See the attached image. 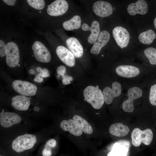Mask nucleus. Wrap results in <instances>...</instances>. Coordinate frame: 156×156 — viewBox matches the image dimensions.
Wrapping results in <instances>:
<instances>
[{"label":"nucleus","mask_w":156,"mask_h":156,"mask_svg":"<svg viewBox=\"0 0 156 156\" xmlns=\"http://www.w3.org/2000/svg\"><path fill=\"white\" fill-rule=\"evenodd\" d=\"M109 130L110 133L116 137L125 136L127 135L129 131L127 126L119 123L112 125Z\"/></svg>","instance_id":"nucleus-22"},{"label":"nucleus","mask_w":156,"mask_h":156,"mask_svg":"<svg viewBox=\"0 0 156 156\" xmlns=\"http://www.w3.org/2000/svg\"><path fill=\"white\" fill-rule=\"evenodd\" d=\"M112 34L117 44L121 49L127 46L129 41L130 35L126 29L121 26L116 27L113 29Z\"/></svg>","instance_id":"nucleus-9"},{"label":"nucleus","mask_w":156,"mask_h":156,"mask_svg":"<svg viewBox=\"0 0 156 156\" xmlns=\"http://www.w3.org/2000/svg\"><path fill=\"white\" fill-rule=\"evenodd\" d=\"M43 77L39 73L35 76L34 80L36 82L41 83L43 81Z\"/></svg>","instance_id":"nucleus-33"},{"label":"nucleus","mask_w":156,"mask_h":156,"mask_svg":"<svg viewBox=\"0 0 156 156\" xmlns=\"http://www.w3.org/2000/svg\"><path fill=\"white\" fill-rule=\"evenodd\" d=\"M156 38V35L154 31L150 29L141 33L138 36L140 42L144 44H151Z\"/></svg>","instance_id":"nucleus-25"},{"label":"nucleus","mask_w":156,"mask_h":156,"mask_svg":"<svg viewBox=\"0 0 156 156\" xmlns=\"http://www.w3.org/2000/svg\"><path fill=\"white\" fill-rule=\"evenodd\" d=\"M32 49L34 55L38 61L47 63L50 61L51 55L50 52L42 42L36 41L33 44Z\"/></svg>","instance_id":"nucleus-7"},{"label":"nucleus","mask_w":156,"mask_h":156,"mask_svg":"<svg viewBox=\"0 0 156 156\" xmlns=\"http://www.w3.org/2000/svg\"><path fill=\"white\" fill-rule=\"evenodd\" d=\"M36 71L40 74L44 78H46L49 76V70L45 68H42L40 67H38L36 68Z\"/></svg>","instance_id":"nucleus-30"},{"label":"nucleus","mask_w":156,"mask_h":156,"mask_svg":"<svg viewBox=\"0 0 156 156\" xmlns=\"http://www.w3.org/2000/svg\"><path fill=\"white\" fill-rule=\"evenodd\" d=\"M130 143L127 140L119 141L115 143L111 151L107 156H127L130 147Z\"/></svg>","instance_id":"nucleus-14"},{"label":"nucleus","mask_w":156,"mask_h":156,"mask_svg":"<svg viewBox=\"0 0 156 156\" xmlns=\"http://www.w3.org/2000/svg\"><path fill=\"white\" fill-rule=\"evenodd\" d=\"M93 10L95 14L101 17L111 15L113 13V8L108 2L99 1L95 2L92 6Z\"/></svg>","instance_id":"nucleus-11"},{"label":"nucleus","mask_w":156,"mask_h":156,"mask_svg":"<svg viewBox=\"0 0 156 156\" xmlns=\"http://www.w3.org/2000/svg\"><path fill=\"white\" fill-rule=\"evenodd\" d=\"M66 72V68L63 65L59 66L57 69V74L59 75L62 77L65 74Z\"/></svg>","instance_id":"nucleus-32"},{"label":"nucleus","mask_w":156,"mask_h":156,"mask_svg":"<svg viewBox=\"0 0 156 156\" xmlns=\"http://www.w3.org/2000/svg\"><path fill=\"white\" fill-rule=\"evenodd\" d=\"M30 98L20 95L13 97L12 99L11 105L15 109L20 111L27 110L30 104Z\"/></svg>","instance_id":"nucleus-19"},{"label":"nucleus","mask_w":156,"mask_h":156,"mask_svg":"<svg viewBox=\"0 0 156 156\" xmlns=\"http://www.w3.org/2000/svg\"><path fill=\"white\" fill-rule=\"evenodd\" d=\"M111 88L109 87H106L103 89V94L104 101L107 104H110L113 99L119 96L121 92V86L117 82H114L112 85Z\"/></svg>","instance_id":"nucleus-12"},{"label":"nucleus","mask_w":156,"mask_h":156,"mask_svg":"<svg viewBox=\"0 0 156 156\" xmlns=\"http://www.w3.org/2000/svg\"><path fill=\"white\" fill-rule=\"evenodd\" d=\"M41 138L36 134H21L9 142V147L15 153H23L33 149L40 142Z\"/></svg>","instance_id":"nucleus-1"},{"label":"nucleus","mask_w":156,"mask_h":156,"mask_svg":"<svg viewBox=\"0 0 156 156\" xmlns=\"http://www.w3.org/2000/svg\"><path fill=\"white\" fill-rule=\"evenodd\" d=\"M81 28L85 31H89L91 33L89 36L88 40L90 44H94L97 40L100 34V28L99 23L96 21H93L90 27L86 23H83Z\"/></svg>","instance_id":"nucleus-17"},{"label":"nucleus","mask_w":156,"mask_h":156,"mask_svg":"<svg viewBox=\"0 0 156 156\" xmlns=\"http://www.w3.org/2000/svg\"><path fill=\"white\" fill-rule=\"evenodd\" d=\"M19 65H20L19 64H18V66H19Z\"/></svg>","instance_id":"nucleus-41"},{"label":"nucleus","mask_w":156,"mask_h":156,"mask_svg":"<svg viewBox=\"0 0 156 156\" xmlns=\"http://www.w3.org/2000/svg\"><path fill=\"white\" fill-rule=\"evenodd\" d=\"M0 156H3V155H2V154H1L0 155Z\"/></svg>","instance_id":"nucleus-40"},{"label":"nucleus","mask_w":156,"mask_h":156,"mask_svg":"<svg viewBox=\"0 0 156 156\" xmlns=\"http://www.w3.org/2000/svg\"><path fill=\"white\" fill-rule=\"evenodd\" d=\"M128 14L131 16H134L138 14L144 15L148 11V5L146 2L144 0H139L135 3L129 4L127 8Z\"/></svg>","instance_id":"nucleus-16"},{"label":"nucleus","mask_w":156,"mask_h":156,"mask_svg":"<svg viewBox=\"0 0 156 156\" xmlns=\"http://www.w3.org/2000/svg\"><path fill=\"white\" fill-rule=\"evenodd\" d=\"M142 94V90L138 87H133L129 89L127 94L128 98L122 103V108L124 111L129 113L132 112L134 109L133 101L141 97Z\"/></svg>","instance_id":"nucleus-8"},{"label":"nucleus","mask_w":156,"mask_h":156,"mask_svg":"<svg viewBox=\"0 0 156 156\" xmlns=\"http://www.w3.org/2000/svg\"><path fill=\"white\" fill-rule=\"evenodd\" d=\"M149 101L152 105L156 106V84L152 86L150 89Z\"/></svg>","instance_id":"nucleus-29"},{"label":"nucleus","mask_w":156,"mask_h":156,"mask_svg":"<svg viewBox=\"0 0 156 156\" xmlns=\"http://www.w3.org/2000/svg\"><path fill=\"white\" fill-rule=\"evenodd\" d=\"M153 133L149 129L143 131L138 128H135L131 134L132 143L135 147L139 146L142 143L146 145H149L153 138Z\"/></svg>","instance_id":"nucleus-3"},{"label":"nucleus","mask_w":156,"mask_h":156,"mask_svg":"<svg viewBox=\"0 0 156 156\" xmlns=\"http://www.w3.org/2000/svg\"><path fill=\"white\" fill-rule=\"evenodd\" d=\"M60 127L63 130L68 131L76 136H79L82 133V131L73 120H63L60 123Z\"/></svg>","instance_id":"nucleus-21"},{"label":"nucleus","mask_w":156,"mask_h":156,"mask_svg":"<svg viewBox=\"0 0 156 156\" xmlns=\"http://www.w3.org/2000/svg\"><path fill=\"white\" fill-rule=\"evenodd\" d=\"M3 1L7 4L10 6H13L15 3L16 0H3Z\"/></svg>","instance_id":"nucleus-34"},{"label":"nucleus","mask_w":156,"mask_h":156,"mask_svg":"<svg viewBox=\"0 0 156 156\" xmlns=\"http://www.w3.org/2000/svg\"><path fill=\"white\" fill-rule=\"evenodd\" d=\"M144 53L150 64H156V49L155 48L152 47L147 48L144 50Z\"/></svg>","instance_id":"nucleus-27"},{"label":"nucleus","mask_w":156,"mask_h":156,"mask_svg":"<svg viewBox=\"0 0 156 156\" xmlns=\"http://www.w3.org/2000/svg\"><path fill=\"white\" fill-rule=\"evenodd\" d=\"M84 100L90 103L94 109H99L103 106L104 99L103 92L100 89L90 86L84 90Z\"/></svg>","instance_id":"nucleus-2"},{"label":"nucleus","mask_w":156,"mask_h":156,"mask_svg":"<svg viewBox=\"0 0 156 156\" xmlns=\"http://www.w3.org/2000/svg\"><path fill=\"white\" fill-rule=\"evenodd\" d=\"M6 60L8 65L14 67L18 64L20 60L19 51L17 45L11 42L6 44Z\"/></svg>","instance_id":"nucleus-6"},{"label":"nucleus","mask_w":156,"mask_h":156,"mask_svg":"<svg viewBox=\"0 0 156 156\" xmlns=\"http://www.w3.org/2000/svg\"><path fill=\"white\" fill-rule=\"evenodd\" d=\"M154 26L155 27L156 29V17L154 19Z\"/></svg>","instance_id":"nucleus-38"},{"label":"nucleus","mask_w":156,"mask_h":156,"mask_svg":"<svg viewBox=\"0 0 156 156\" xmlns=\"http://www.w3.org/2000/svg\"><path fill=\"white\" fill-rule=\"evenodd\" d=\"M81 23L80 17L79 15H76L70 20L64 22L62 25L65 30L71 31L74 29H79L81 27Z\"/></svg>","instance_id":"nucleus-23"},{"label":"nucleus","mask_w":156,"mask_h":156,"mask_svg":"<svg viewBox=\"0 0 156 156\" xmlns=\"http://www.w3.org/2000/svg\"><path fill=\"white\" fill-rule=\"evenodd\" d=\"M96 87L97 88H99V86H98L97 85V86H96Z\"/></svg>","instance_id":"nucleus-39"},{"label":"nucleus","mask_w":156,"mask_h":156,"mask_svg":"<svg viewBox=\"0 0 156 156\" xmlns=\"http://www.w3.org/2000/svg\"><path fill=\"white\" fill-rule=\"evenodd\" d=\"M68 5L64 0H56L49 5L47 8L48 14L52 16H58L64 14L67 10Z\"/></svg>","instance_id":"nucleus-10"},{"label":"nucleus","mask_w":156,"mask_h":156,"mask_svg":"<svg viewBox=\"0 0 156 156\" xmlns=\"http://www.w3.org/2000/svg\"><path fill=\"white\" fill-rule=\"evenodd\" d=\"M27 1L30 6L38 10H42L45 7V2L43 0H27Z\"/></svg>","instance_id":"nucleus-28"},{"label":"nucleus","mask_w":156,"mask_h":156,"mask_svg":"<svg viewBox=\"0 0 156 156\" xmlns=\"http://www.w3.org/2000/svg\"><path fill=\"white\" fill-rule=\"evenodd\" d=\"M57 145L56 141L54 139H49L44 143L41 151L42 156H51L52 150Z\"/></svg>","instance_id":"nucleus-26"},{"label":"nucleus","mask_w":156,"mask_h":156,"mask_svg":"<svg viewBox=\"0 0 156 156\" xmlns=\"http://www.w3.org/2000/svg\"><path fill=\"white\" fill-rule=\"evenodd\" d=\"M6 45L2 40H0V56L3 57L6 54Z\"/></svg>","instance_id":"nucleus-31"},{"label":"nucleus","mask_w":156,"mask_h":156,"mask_svg":"<svg viewBox=\"0 0 156 156\" xmlns=\"http://www.w3.org/2000/svg\"><path fill=\"white\" fill-rule=\"evenodd\" d=\"M29 73L31 74H34L35 73L34 71L32 69H30L29 70Z\"/></svg>","instance_id":"nucleus-36"},{"label":"nucleus","mask_w":156,"mask_h":156,"mask_svg":"<svg viewBox=\"0 0 156 156\" xmlns=\"http://www.w3.org/2000/svg\"><path fill=\"white\" fill-rule=\"evenodd\" d=\"M62 83L63 84L67 85L70 84L71 83V81L66 78H62Z\"/></svg>","instance_id":"nucleus-35"},{"label":"nucleus","mask_w":156,"mask_h":156,"mask_svg":"<svg viewBox=\"0 0 156 156\" xmlns=\"http://www.w3.org/2000/svg\"><path fill=\"white\" fill-rule=\"evenodd\" d=\"M110 38V35L107 31L104 30L101 32L90 49L91 53L95 55H98L101 49L108 42Z\"/></svg>","instance_id":"nucleus-15"},{"label":"nucleus","mask_w":156,"mask_h":156,"mask_svg":"<svg viewBox=\"0 0 156 156\" xmlns=\"http://www.w3.org/2000/svg\"><path fill=\"white\" fill-rule=\"evenodd\" d=\"M13 88L21 95L31 96L36 93L37 87L34 84L27 81L16 80L12 83Z\"/></svg>","instance_id":"nucleus-5"},{"label":"nucleus","mask_w":156,"mask_h":156,"mask_svg":"<svg viewBox=\"0 0 156 156\" xmlns=\"http://www.w3.org/2000/svg\"><path fill=\"white\" fill-rule=\"evenodd\" d=\"M73 120L77 123L82 131L88 134L92 133L93 129L89 124L84 119L77 115H75Z\"/></svg>","instance_id":"nucleus-24"},{"label":"nucleus","mask_w":156,"mask_h":156,"mask_svg":"<svg viewBox=\"0 0 156 156\" xmlns=\"http://www.w3.org/2000/svg\"><path fill=\"white\" fill-rule=\"evenodd\" d=\"M66 44L75 57L77 58L82 57L83 52V49L77 38L73 37L69 38L66 40Z\"/></svg>","instance_id":"nucleus-20"},{"label":"nucleus","mask_w":156,"mask_h":156,"mask_svg":"<svg viewBox=\"0 0 156 156\" xmlns=\"http://www.w3.org/2000/svg\"><path fill=\"white\" fill-rule=\"evenodd\" d=\"M116 73L119 76L126 78H131L137 76L140 73L138 68L129 65H121L116 69Z\"/></svg>","instance_id":"nucleus-18"},{"label":"nucleus","mask_w":156,"mask_h":156,"mask_svg":"<svg viewBox=\"0 0 156 156\" xmlns=\"http://www.w3.org/2000/svg\"><path fill=\"white\" fill-rule=\"evenodd\" d=\"M56 52L59 58L66 65L70 67L75 65V57L70 50L60 45L57 47Z\"/></svg>","instance_id":"nucleus-13"},{"label":"nucleus","mask_w":156,"mask_h":156,"mask_svg":"<svg viewBox=\"0 0 156 156\" xmlns=\"http://www.w3.org/2000/svg\"><path fill=\"white\" fill-rule=\"evenodd\" d=\"M34 109L35 111L38 112L39 111V108L38 107H34Z\"/></svg>","instance_id":"nucleus-37"},{"label":"nucleus","mask_w":156,"mask_h":156,"mask_svg":"<svg viewBox=\"0 0 156 156\" xmlns=\"http://www.w3.org/2000/svg\"><path fill=\"white\" fill-rule=\"evenodd\" d=\"M23 119L15 113L2 111L0 113V125L2 128L10 129L21 124Z\"/></svg>","instance_id":"nucleus-4"}]
</instances>
